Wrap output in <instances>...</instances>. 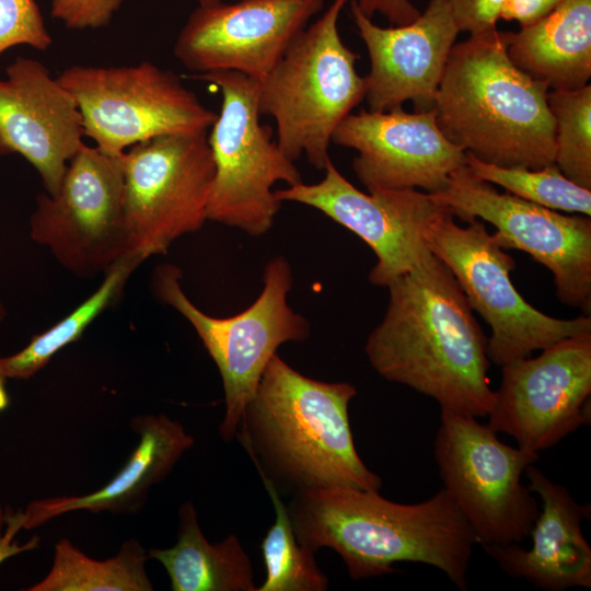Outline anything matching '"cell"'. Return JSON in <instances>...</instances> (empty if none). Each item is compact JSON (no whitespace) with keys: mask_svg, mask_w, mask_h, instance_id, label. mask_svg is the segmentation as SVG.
<instances>
[{"mask_svg":"<svg viewBox=\"0 0 591 591\" xmlns=\"http://www.w3.org/2000/svg\"><path fill=\"white\" fill-rule=\"evenodd\" d=\"M386 288L385 314L364 347L373 370L441 409L488 416L495 401L488 338L451 270L428 250Z\"/></svg>","mask_w":591,"mask_h":591,"instance_id":"obj_1","label":"cell"},{"mask_svg":"<svg viewBox=\"0 0 591 591\" xmlns=\"http://www.w3.org/2000/svg\"><path fill=\"white\" fill-rule=\"evenodd\" d=\"M287 510L298 542L314 553L335 551L354 580L409 561L436 567L459 590L467 589L477 541L444 488L424 501L398 503L379 490L318 487L293 495Z\"/></svg>","mask_w":591,"mask_h":591,"instance_id":"obj_2","label":"cell"},{"mask_svg":"<svg viewBox=\"0 0 591 591\" xmlns=\"http://www.w3.org/2000/svg\"><path fill=\"white\" fill-rule=\"evenodd\" d=\"M356 395L352 384L311 379L276 354L235 436L278 494L331 486L379 490L381 477L354 442L348 408Z\"/></svg>","mask_w":591,"mask_h":591,"instance_id":"obj_3","label":"cell"},{"mask_svg":"<svg viewBox=\"0 0 591 591\" xmlns=\"http://www.w3.org/2000/svg\"><path fill=\"white\" fill-rule=\"evenodd\" d=\"M497 27L454 44L433 104L444 136L478 160L541 169L555 163L549 89L517 68Z\"/></svg>","mask_w":591,"mask_h":591,"instance_id":"obj_4","label":"cell"},{"mask_svg":"<svg viewBox=\"0 0 591 591\" xmlns=\"http://www.w3.org/2000/svg\"><path fill=\"white\" fill-rule=\"evenodd\" d=\"M347 1L333 0L257 81L259 112L275 119L281 150L292 161L304 154L323 171L336 128L364 100V77L356 70L360 55L338 30Z\"/></svg>","mask_w":591,"mask_h":591,"instance_id":"obj_5","label":"cell"},{"mask_svg":"<svg viewBox=\"0 0 591 591\" xmlns=\"http://www.w3.org/2000/svg\"><path fill=\"white\" fill-rule=\"evenodd\" d=\"M179 278L177 267L159 266L153 275L154 291L161 301L192 324L215 361L225 402L219 434L230 441L278 347L289 341H304L310 336V325L288 303L292 270L282 256L267 263L264 287L257 299L230 317H213L199 310L183 291Z\"/></svg>","mask_w":591,"mask_h":591,"instance_id":"obj_6","label":"cell"},{"mask_svg":"<svg viewBox=\"0 0 591 591\" xmlns=\"http://www.w3.org/2000/svg\"><path fill=\"white\" fill-rule=\"evenodd\" d=\"M459 225L444 207L427 223L422 235L430 252L453 274L472 310L489 325L487 355L503 366L573 335L591 332V316L563 320L530 304L512 283L514 259L484 222L467 219Z\"/></svg>","mask_w":591,"mask_h":591,"instance_id":"obj_7","label":"cell"},{"mask_svg":"<svg viewBox=\"0 0 591 591\" xmlns=\"http://www.w3.org/2000/svg\"><path fill=\"white\" fill-rule=\"evenodd\" d=\"M194 77L218 88L222 97L208 134L215 163L208 220L264 235L281 207L273 187L301 183V174L274 139L273 128L260 123L257 80L235 71Z\"/></svg>","mask_w":591,"mask_h":591,"instance_id":"obj_8","label":"cell"},{"mask_svg":"<svg viewBox=\"0 0 591 591\" xmlns=\"http://www.w3.org/2000/svg\"><path fill=\"white\" fill-rule=\"evenodd\" d=\"M538 454L506 444L476 417L441 409L433 456L477 544H521L529 536L540 507L521 477Z\"/></svg>","mask_w":591,"mask_h":591,"instance_id":"obj_9","label":"cell"},{"mask_svg":"<svg viewBox=\"0 0 591 591\" xmlns=\"http://www.w3.org/2000/svg\"><path fill=\"white\" fill-rule=\"evenodd\" d=\"M57 79L78 105L84 136L113 157L162 135L208 131L217 117L176 73L150 61L74 65Z\"/></svg>","mask_w":591,"mask_h":591,"instance_id":"obj_10","label":"cell"},{"mask_svg":"<svg viewBox=\"0 0 591 591\" xmlns=\"http://www.w3.org/2000/svg\"><path fill=\"white\" fill-rule=\"evenodd\" d=\"M118 158L130 252L144 260L166 254L174 241L208 220L215 177L208 131L154 137Z\"/></svg>","mask_w":591,"mask_h":591,"instance_id":"obj_11","label":"cell"},{"mask_svg":"<svg viewBox=\"0 0 591 591\" xmlns=\"http://www.w3.org/2000/svg\"><path fill=\"white\" fill-rule=\"evenodd\" d=\"M30 229L32 240L77 277L105 274L130 253L119 158L83 143L59 189L37 196Z\"/></svg>","mask_w":591,"mask_h":591,"instance_id":"obj_12","label":"cell"},{"mask_svg":"<svg viewBox=\"0 0 591 591\" xmlns=\"http://www.w3.org/2000/svg\"><path fill=\"white\" fill-rule=\"evenodd\" d=\"M431 197L462 221L482 219L496 228L503 248L530 254L552 274L558 300L591 312V218L557 210L499 193L465 164Z\"/></svg>","mask_w":591,"mask_h":591,"instance_id":"obj_13","label":"cell"},{"mask_svg":"<svg viewBox=\"0 0 591 591\" xmlns=\"http://www.w3.org/2000/svg\"><path fill=\"white\" fill-rule=\"evenodd\" d=\"M591 332L563 338L532 358L501 366L489 427L540 453L590 419Z\"/></svg>","mask_w":591,"mask_h":591,"instance_id":"obj_14","label":"cell"},{"mask_svg":"<svg viewBox=\"0 0 591 591\" xmlns=\"http://www.w3.org/2000/svg\"><path fill=\"white\" fill-rule=\"evenodd\" d=\"M324 177L275 190L282 201L299 202L318 211L358 235L376 256L369 281L387 287L408 273L429 250L422 232L443 208L430 194L418 189L355 187L329 160Z\"/></svg>","mask_w":591,"mask_h":591,"instance_id":"obj_15","label":"cell"},{"mask_svg":"<svg viewBox=\"0 0 591 591\" xmlns=\"http://www.w3.org/2000/svg\"><path fill=\"white\" fill-rule=\"evenodd\" d=\"M325 0H237L198 5L179 31L175 58L197 74L235 71L260 80Z\"/></svg>","mask_w":591,"mask_h":591,"instance_id":"obj_16","label":"cell"},{"mask_svg":"<svg viewBox=\"0 0 591 591\" xmlns=\"http://www.w3.org/2000/svg\"><path fill=\"white\" fill-rule=\"evenodd\" d=\"M332 142L358 152L352 167L368 192L420 188L433 194L466 164V152L444 136L433 108L350 113Z\"/></svg>","mask_w":591,"mask_h":591,"instance_id":"obj_17","label":"cell"},{"mask_svg":"<svg viewBox=\"0 0 591 591\" xmlns=\"http://www.w3.org/2000/svg\"><path fill=\"white\" fill-rule=\"evenodd\" d=\"M350 12L370 59L364 77L369 111L385 112L410 101L433 108L449 54L460 33L447 0H429L412 23L382 27L350 2Z\"/></svg>","mask_w":591,"mask_h":591,"instance_id":"obj_18","label":"cell"},{"mask_svg":"<svg viewBox=\"0 0 591 591\" xmlns=\"http://www.w3.org/2000/svg\"><path fill=\"white\" fill-rule=\"evenodd\" d=\"M5 73L0 79V155H22L54 195L83 144L78 105L38 60L18 57Z\"/></svg>","mask_w":591,"mask_h":591,"instance_id":"obj_19","label":"cell"},{"mask_svg":"<svg viewBox=\"0 0 591 591\" xmlns=\"http://www.w3.org/2000/svg\"><path fill=\"white\" fill-rule=\"evenodd\" d=\"M529 488L538 495L542 509L530 531V548L521 544L484 547L506 573L545 591L591 587V547L581 522L589 508L563 485L549 479L534 464L526 467Z\"/></svg>","mask_w":591,"mask_h":591,"instance_id":"obj_20","label":"cell"},{"mask_svg":"<svg viewBox=\"0 0 591 591\" xmlns=\"http://www.w3.org/2000/svg\"><path fill=\"white\" fill-rule=\"evenodd\" d=\"M131 428L139 442L124 467L103 487L82 496H63L32 501L22 513L24 529H34L63 513L86 510L127 513L137 511L150 488L162 482L182 455L193 447L194 437L166 415H141Z\"/></svg>","mask_w":591,"mask_h":591,"instance_id":"obj_21","label":"cell"},{"mask_svg":"<svg viewBox=\"0 0 591 591\" xmlns=\"http://www.w3.org/2000/svg\"><path fill=\"white\" fill-rule=\"evenodd\" d=\"M506 38L512 63L549 90L579 89L591 78V0H565Z\"/></svg>","mask_w":591,"mask_h":591,"instance_id":"obj_22","label":"cell"},{"mask_svg":"<svg viewBox=\"0 0 591 591\" xmlns=\"http://www.w3.org/2000/svg\"><path fill=\"white\" fill-rule=\"evenodd\" d=\"M178 515L175 545L148 553L164 566L173 591H257L251 559L235 534L210 543L192 501L182 503Z\"/></svg>","mask_w":591,"mask_h":591,"instance_id":"obj_23","label":"cell"},{"mask_svg":"<svg viewBox=\"0 0 591 591\" xmlns=\"http://www.w3.org/2000/svg\"><path fill=\"white\" fill-rule=\"evenodd\" d=\"M136 540L125 542L112 558L88 557L68 538L55 544L54 561L48 575L30 591H151L146 571L148 559Z\"/></svg>","mask_w":591,"mask_h":591,"instance_id":"obj_24","label":"cell"},{"mask_svg":"<svg viewBox=\"0 0 591 591\" xmlns=\"http://www.w3.org/2000/svg\"><path fill=\"white\" fill-rule=\"evenodd\" d=\"M142 262L144 258L132 252L119 258L104 274L97 289L72 312L35 336L19 352L0 357V374L4 379H28L43 369L56 352L78 340L86 327L120 296L128 278Z\"/></svg>","mask_w":591,"mask_h":591,"instance_id":"obj_25","label":"cell"},{"mask_svg":"<svg viewBox=\"0 0 591 591\" xmlns=\"http://www.w3.org/2000/svg\"><path fill=\"white\" fill-rule=\"evenodd\" d=\"M263 483L274 505L276 518L260 544L266 577L257 591L326 590L328 579L320 569L315 553L298 542L287 506L271 484Z\"/></svg>","mask_w":591,"mask_h":591,"instance_id":"obj_26","label":"cell"},{"mask_svg":"<svg viewBox=\"0 0 591 591\" xmlns=\"http://www.w3.org/2000/svg\"><path fill=\"white\" fill-rule=\"evenodd\" d=\"M466 165L476 177L519 198L553 210L591 216V189L573 183L555 163L541 169L508 167L466 153Z\"/></svg>","mask_w":591,"mask_h":591,"instance_id":"obj_27","label":"cell"},{"mask_svg":"<svg viewBox=\"0 0 591 591\" xmlns=\"http://www.w3.org/2000/svg\"><path fill=\"white\" fill-rule=\"evenodd\" d=\"M547 103L555 121V164L591 189V85L549 90Z\"/></svg>","mask_w":591,"mask_h":591,"instance_id":"obj_28","label":"cell"},{"mask_svg":"<svg viewBox=\"0 0 591 591\" xmlns=\"http://www.w3.org/2000/svg\"><path fill=\"white\" fill-rule=\"evenodd\" d=\"M51 44L53 37L35 0H0V55L18 45L44 51Z\"/></svg>","mask_w":591,"mask_h":591,"instance_id":"obj_29","label":"cell"},{"mask_svg":"<svg viewBox=\"0 0 591 591\" xmlns=\"http://www.w3.org/2000/svg\"><path fill=\"white\" fill-rule=\"evenodd\" d=\"M124 0H51V16L67 28L97 30L106 26Z\"/></svg>","mask_w":591,"mask_h":591,"instance_id":"obj_30","label":"cell"},{"mask_svg":"<svg viewBox=\"0 0 591 591\" xmlns=\"http://www.w3.org/2000/svg\"><path fill=\"white\" fill-rule=\"evenodd\" d=\"M459 32L470 35L497 27L505 0H447Z\"/></svg>","mask_w":591,"mask_h":591,"instance_id":"obj_31","label":"cell"},{"mask_svg":"<svg viewBox=\"0 0 591 591\" xmlns=\"http://www.w3.org/2000/svg\"><path fill=\"white\" fill-rule=\"evenodd\" d=\"M355 2L366 16L372 19L379 13L394 26L412 23L421 13L410 0H355Z\"/></svg>","mask_w":591,"mask_h":591,"instance_id":"obj_32","label":"cell"},{"mask_svg":"<svg viewBox=\"0 0 591 591\" xmlns=\"http://www.w3.org/2000/svg\"><path fill=\"white\" fill-rule=\"evenodd\" d=\"M565 0H505L500 19L515 21L521 27L548 15Z\"/></svg>","mask_w":591,"mask_h":591,"instance_id":"obj_33","label":"cell"},{"mask_svg":"<svg viewBox=\"0 0 591 591\" xmlns=\"http://www.w3.org/2000/svg\"><path fill=\"white\" fill-rule=\"evenodd\" d=\"M7 522L9 523L7 535L0 538V560L11 554L18 553L19 551L23 549V547H18L16 545L9 544L14 533L19 529L23 528L22 513L7 518Z\"/></svg>","mask_w":591,"mask_h":591,"instance_id":"obj_34","label":"cell"},{"mask_svg":"<svg viewBox=\"0 0 591 591\" xmlns=\"http://www.w3.org/2000/svg\"><path fill=\"white\" fill-rule=\"evenodd\" d=\"M4 381L5 379L0 376V410L5 408L8 405V395L4 390Z\"/></svg>","mask_w":591,"mask_h":591,"instance_id":"obj_35","label":"cell"},{"mask_svg":"<svg viewBox=\"0 0 591 591\" xmlns=\"http://www.w3.org/2000/svg\"><path fill=\"white\" fill-rule=\"evenodd\" d=\"M198 5H212L222 2L223 0H195Z\"/></svg>","mask_w":591,"mask_h":591,"instance_id":"obj_36","label":"cell"},{"mask_svg":"<svg viewBox=\"0 0 591 591\" xmlns=\"http://www.w3.org/2000/svg\"><path fill=\"white\" fill-rule=\"evenodd\" d=\"M7 522V514L0 503V530L2 529L3 524Z\"/></svg>","mask_w":591,"mask_h":591,"instance_id":"obj_37","label":"cell"},{"mask_svg":"<svg viewBox=\"0 0 591 591\" xmlns=\"http://www.w3.org/2000/svg\"><path fill=\"white\" fill-rule=\"evenodd\" d=\"M4 315H5V310H4L3 304L0 302V321L4 317Z\"/></svg>","mask_w":591,"mask_h":591,"instance_id":"obj_38","label":"cell"},{"mask_svg":"<svg viewBox=\"0 0 591 591\" xmlns=\"http://www.w3.org/2000/svg\"><path fill=\"white\" fill-rule=\"evenodd\" d=\"M0 376H2V375L0 374ZM2 378H3V376H2Z\"/></svg>","mask_w":591,"mask_h":591,"instance_id":"obj_39","label":"cell"}]
</instances>
